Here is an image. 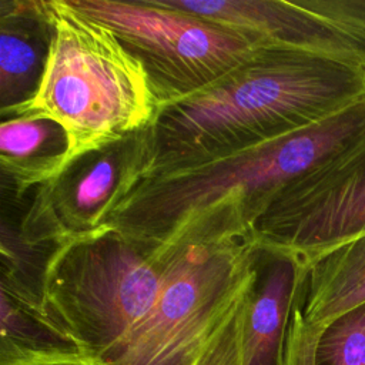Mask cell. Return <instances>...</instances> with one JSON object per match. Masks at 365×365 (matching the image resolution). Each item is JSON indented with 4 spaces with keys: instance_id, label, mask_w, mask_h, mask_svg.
Returning a JSON list of instances; mask_svg holds the SVG:
<instances>
[{
    "instance_id": "obj_1",
    "label": "cell",
    "mask_w": 365,
    "mask_h": 365,
    "mask_svg": "<svg viewBox=\"0 0 365 365\" xmlns=\"http://www.w3.org/2000/svg\"><path fill=\"white\" fill-rule=\"evenodd\" d=\"M364 98L365 64L261 46L210 86L158 110L145 175L281 138Z\"/></svg>"
},
{
    "instance_id": "obj_2",
    "label": "cell",
    "mask_w": 365,
    "mask_h": 365,
    "mask_svg": "<svg viewBox=\"0 0 365 365\" xmlns=\"http://www.w3.org/2000/svg\"><path fill=\"white\" fill-rule=\"evenodd\" d=\"M160 247L157 298L108 365H192L250 295L265 254L247 201L232 195L198 214Z\"/></svg>"
},
{
    "instance_id": "obj_3",
    "label": "cell",
    "mask_w": 365,
    "mask_h": 365,
    "mask_svg": "<svg viewBox=\"0 0 365 365\" xmlns=\"http://www.w3.org/2000/svg\"><path fill=\"white\" fill-rule=\"evenodd\" d=\"M365 131V98L281 138L195 164L147 174L110 211L101 228L157 247L222 200L241 195L254 218L289 181Z\"/></svg>"
},
{
    "instance_id": "obj_4",
    "label": "cell",
    "mask_w": 365,
    "mask_h": 365,
    "mask_svg": "<svg viewBox=\"0 0 365 365\" xmlns=\"http://www.w3.org/2000/svg\"><path fill=\"white\" fill-rule=\"evenodd\" d=\"M43 6L51 38L38 88L1 118L34 114L58 123L68 138L70 165L151 125L160 104L143 63L110 27L68 0H43Z\"/></svg>"
},
{
    "instance_id": "obj_5",
    "label": "cell",
    "mask_w": 365,
    "mask_h": 365,
    "mask_svg": "<svg viewBox=\"0 0 365 365\" xmlns=\"http://www.w3.org/2000/svg\"><path fill=\"white\" fill-rule=\"evenodd\" d=\"M161 278L160 247L100 228L50 248L34 315L70 345L104 358L147 315Z\"/></svg>"
},
{
    "instance_id": "obj_6",
    "label": "cell",
    "mask_w": 365,
    "mask_h": 365,
    "mask_svg": "<svg viewBox=\"0 0 365 365\" xmlns=\"http://www.w3.org/2000/svg\"><path fill=\"white\" fill-rule=\"evenodd\" d=\"M68 1L110 27L143 63L160 108L202 90L265 46L165 0Z\"/></svg>"
},
{
    "instance_id": "obj_7",
    "label": "cell",
    "mask_w": 365,
    "mask_h": 365,
    "mask_svg": "<svg viewBox=\"0 0 365 365\" xmlns=\"http://www.w3.org/2000/svg\"><path fill=\"white\" fill-rule=\"evenodd\" d=\"M267 252L309 267L332 248L365 234V131L284 185L255 221Z\"/></svg>"
},
{
    "instance_id": "obj_8",
    "label": "cell",
    "mask_w": 365,
    "mask_h": 365,
    "mask_svg": "<svg viewBox=\"0 0 365 365\" xmlns=\"http://www.w3.org/2000/svg\"><path fill=\"white\" fill-rule=\"evenodd\" d=\"M148 127L84 154L53 181L38 187L27 215V238L57 244L100 230L113 207L148 170Z\"/></svg>"
},
{
    "instance_id": "obj_9",
    "label": "cell",
    "mask_w": 365,
    "mask_h": 365,
    "mask_svg": "<svg viewBox=\"0 0 365 365\" xmlns=\"http://www.w3.org/2000/svg\"><path fill=\"white\" fill-rule=\"evenodd\" d=\"M174 9L281 46L365 64V40L307 10L298 0H165Z\"/></svg>"
},
{
    "instance_id": "obj_10",
    "label": "cell",
    "mask_w": 365,
    "mask_h": 365,
    "mask_svg": "<svg viewBox=\"0 0 365 365\" xmlns=\"http://www.w3.org/2000/svg\"><path fill=\"white\" fill-rule=\"evenodd\" d=\"M307 271L287 254L265 251L244 318V365H284L291 314Z\"/></svg>"
},
{
    "instance_id": "obj_11",
    "label": "cell",
    "mask_w": 365,
    "mask_h": 365,
    "mask_svg": "<svg viewBox=\"0 0 365 365\" xmlns=\"http://www.w3.org/2000/svg\"><path fill=\"white\" fill-rule=\"evenodd\" d=\"M51 38L43 0L0 1V114L36 94Z\"/></svg>"
},
{
    "instance_id": "obj_12",
    "label": "cell",
    "mask_w": 365,
    "mask_h": 365,
    "mask_svg": "<svg viewBox=\"0 0 365 365\" xmlns=\"http://www.w3.org/2000/svg\"><path fill=\"white\" fill-rule=\"evenodd\" d=\"M67 165L68 138L58 123L34 114L3 118L0 167L17 198L53 181Z\"/></svg>"
},
{
    "instance_id": "obj_13",
    "label": "cell",
    "mask_w": 365,
    "mask_h": 365,
    "mask_svg": "<svg viewBox=\"0 0 365 365\" xmlns=\"http://www.w3.org/2000/svg\"><path fill=\"white\" fill-rule=\"evenodd\" d=\"M365 302V234L317 258L302 287V314L309 325L325 328Z\"/></svg>"
},
{
    "instance_id": "obj_14",
    "label": "cell",
    "mask_w": 365,
    "mask_h": 365,
    "mask_svg": "<svg viewBox=\"0 0 365 365\" xmlns=\"http://www.w3.org/2000/svg\"><path fill=\"white\" fill-rule=\"evenodd\" d=\"M315 365H365V302L324 328Z\"/></svg>"
},
{
    "instance_id": "obj_15",
    "label": "cell",
    "mask_w": 365,
    "mask_h": 365,
    "mask_svg": "<svg viewBox=\"0 0 365 365\" xmlns=\"http://www.w3.org/2000/svg\"><path fill=\"white\" fill-rule=\"evenodd\" d=\"M0 344L24 349H48L73 346L33 312L0 289Z\"/></svg>"
},
{
    "instance_id": "obj_16",
    "label": "cell",
    "mask_w": 365,
    "mask_h": 365,
    "mask_svg": "<svg viewBox=\"0 0 365 365\" xmlns=\"http://www.w3.org/2000/svg\"><path fill=\"white\" fill-rule=\"evenodd\" d=\"M250 295L235 308V311L204 345L192 365H244L242 327Z\"/></svg>"
},
{
    "instance_id": "obj_17",
    "label": "cell",
    "mask_w": 365,
    "mask_h": 365,
    "mask_svg": "<svg viewBox=\"0 0 365 365\" xmlns=\"http://www.w3.org/2000/svg\"><path fill=\"white\" fill-rule=\"evenodd\" d=\"M0 365H108L101 356L76 346L24 349L0 344Z\"/></svg>"
},
{
    "instance_id": "obj_18",
    "label": "cell",
    "mask_w": 365,
    "mask_h": 365,
    "mask_svg": "<svg viewBox=\"0 0 365 365\" xmlns=\"http://www.w3.org/2000/svg\"><path fill=\"white\" fill-rule=\"evenodd\" d=\"M304 287V284H302ZM322 328L309 325L302 314V288L292 308L284 365H315V351Z\"/></svg>"
},
{
    "instance_id": "obj_19",
    "label": "cell",
    "mask_w": 365,
    "mask_h": 365,
    "mask_svg": "<svg viewBox=\"0 0 365 365\" xmlns=\"http://www.w3.org/2000/svg\"><path fill=\"white\" fill-rule=\"evenodd\" d=\"M307 10L365 40V0H298Z\"/></svg>"
}]
</instances>
